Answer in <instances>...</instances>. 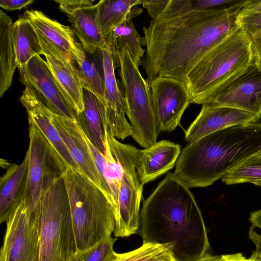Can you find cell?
<instances>
[{
	"mask_svg": "<svg viewBox=\"0 0 261 261\" xmlns=\"http://www.w3.org/2000/svg\"><path fill=\"white\" fill-rule=\"evenodd\" d=\"M247 1L205 10L192 8V1L169 0L164 11L143 28L142 61L149 85L170 77L186 83L187 76L212 48L239 29L237 16Z\"/></svg>",
	"mask_w": 261,
	"mask_h": 261,
	"instance_id": "obj_1",
	"label": "cell"
},
{
	"mask_svg": "<svg viewBox=\"0 0 261 261\" xmlns=\"http://www.w3.org/2000/svg\"><path fill=\"white\" fill-rule=\"evenodd\" d=\"M137 233L143 242L171 245L176 261H195L210 249L195 197L172 173H168L143 201Z\"/></svg>",
	"mask_w": 261,
	"mask_h": 261,
	"instance_id": "obj_2",
	"label": "cell"
},
{
	"mask_svg": "<svg viewBox=\"0 0 261 261\" xmlns=\"http://www.w3.org/2000/svg\"><path fill=\"white\" fill-rule=\"evenodd\" d=\"M261 149V121L234 125L188 143L173 174L190 188L213 185Z\"/></svg>",
	"mask_w": 261,
	"mask_h": 261,
	"instance_id": "obj_3",
	"label": "cell"
},
{
	"mask_svg": "<svg viewBox=\"0 0 261 261\" xmlns=\"http://www.w3.org/2000/svg\"><path fill=\"white\" fill-rule=\"evenodd\" d=\"M253 61L250 38L240 28L210 50L187 75L190 102H213Z\"/></svg>",
	"mask_w": 261,
	"mask_h": 261,
	"instance_id": "obj_4",
	"label": "cell"
},
{
	"mask_svg": "<svg viewBox=\"0 0 261 261\" xmlns=\"http://www.w3.org/2000/svg\"><path fill=\"white\" fill-rule=\"evenodd\" d=\"M63 178L68 196L77 249L84 251L114 232L113 208L103 193L82 173L67 168Z\"/></svg>",
	"mask_w": 261,
	"mask_h": 261,
	"instance_id": "obj_5",
	"label": "cell"
},
{
	"mask_svg": "<svg viewBox=\"0 0 261 261\" xmlns=\"http://www.w3.org/2000/svg\"><path fill=\"white\" fill-rule=\"evenodd\" d=\"M30 215L38 228L39 261H69L77 249L63 177L42 194Z\"/></svg>",
	"mask_w": 261,
	"mask_h": 261,
	"instance_id": "obj_6",
	"label": "cell"
},
{
	"mask_svg": "<svg viewBox=\"0 0 261 261\" xmlns=\"http://www.w3.org/2000/svg\"><path fill=\"white\" fill-rule=\"evenodd\" d=\"M119 61L131 137L141 147L149 148L156 142L161 132L153 112L150 86L126 48L119 55Z\"/></svg>",
	"mask_w": 261,
	"mask_h": 261,
	"instance_id": "obj_7",
	"label": "cell"
},
{
	"mask_svg": "<svg viewBox=\"0 0 261 261\" xmlns=\"http://www.w3.org/2000/svg\"><path fill=\"white\" fill-rule=\"evenodd\" d=\"M111 152L121 171L118 195V210L114 231L116 237H128L137 233L143 186L135 166L136 147L123 144L107 132Z\"/></svg>",
	"mask_w": 261,
	"mask_h": 261,
	"instance_id": "obj_8",
	"label": "cell"
},
{
	"mask_svg": "<svg viewBox=\"0 0 261 261\" xmlns=\"http://www.w3.org/2000/svg\"><path fill=\"white\" fill-rule=\"evenodd\" d=\"M29 123V166L24 201L31 214L42 194L62 177L68 168L38 128Z\"/></svg>",
	"mask_w": 261,
	"mask_h": 261,
	"instance_id": "obj_9",
	"label": "cell"
},
{
	"mask_svg": "<svg viewBox=\"0 0 261 261\" xmlns=\"http://www.w3.org/2000/svg\"><path fill=\"white\" fill-rule=\"evenodd\" d=\"M153 112L161 132H170L180 124L181 117L189 107L190 97L185 82L162 77L149 85Z\"/></svg>",
	"mask_w": 261,
	"mask_h": 261,
	"instance_id": "obj_10",
	"label": "cell"
},
{
	"mask_svg": "<svg viewBox=\"0 0 261 261\" xmlns=\"http://www.w3.org/2000/svg\"><path fill=\"white\" fill-rule=\"evenodd\" d=\"M6 223L0 261H32L39 251V235L24 201Z\"/></svg>",
	"mask_w": 261,
	"mask_h": 261,
	"instance_id": "obj_11",
	"label": "cell"
},
{
	"mask_svg": "<svg viewBox=\"0 0 261 261\" xmlns=\"http://www.w3.org/2000/svg\"><path fill=\"white\" fill-rule=\"evenodd\" d=\"M19 71L20 82L33 89L52 113L76 120V113L62 95L46 61L40 56L33 57L26 68Z\"/></svg>",
	"mask_w": 261,
	"mask_h": 261,
	"instance_id": "obj_12",
	"label": "cell"
},
{
	"mask_svg": "<svg viewBox=\"0 0 261 261\" xmlns=\"http://www.w3.org/2000/svg\"><path fill=\"white\" fill-rule=\"evenodd\" d=\"M71 23L85 51L93 55L106 49L98 19V4L90 0H55Z\"/></svg>",
	"mask_w": 261,
	"mask_h": 261,
	"instance_id": "obj_13",
	"label": "cell"
},
{
	"mask_svg": "<svg viewBox=\"0 0 261 261\" xmlns=\"http://www.w3.org/2000/svg\"><path fill=\"white\" fill-rule=\"evenodd\" d=\"M212 102L247 112L261 119V64L253 59L246 70Z\"/></svg>",
	"mask_w": 261,
	"mask_h": 261,
	"instance_id": "obj_14",
	"label": "cell"
},
{
	"mask_svg": "<svg viewBox=\"0 0 261 261\" xmlns=\"http://www.w3.org/2000/svg\"><path fill=\"white\" fill-rule=\"evenodd\" d=\"M51 121L82 174L96 185L112 205V198L97 170L85 137L76 120L50 112Z\"/></svg>",
	"mask_w": 261,
	"mask_h": 261,
	"instance_id": "obj_15",
	"label": "cell"
},
{
	"mask_svg": "<svg viewBox=\"0 0 261 261\" xmlns=\"http://www.w3.org/2000/svg\"><path fill=\"white\" fill-rule=\"evenodd\" d=\"M259 120L254 115L241 110L213 102L204 103L199 114L185 131V139L190 143L228 127Z\"/></svg>",
	"mask_w": 261,
	"mask_h": 261,
	"instance_id": "obj_16",
	"label": "cell"
},
{
	"mask_svg": "<svg viewBox=\"0 0 261 261\" xmlns=\"http://www.w3.org/2000/svg\"><path fill=\"white\" fill-rule=\"evenodd\" d=\"M23 16L34 27L41 44L74 64L73 50L77 43L73 29L36 10H27Z\"/></svg>",
	"mask_w": 261,
	"mask_h": 261,
	"instance_id": "obj_17",
	"label": "cell"
},
{
	"mask_svg": "<svg viewBox=\"0 0 261 261\" xmlns=\"http://www.w3.org/2000/svg\"><path fill=\"white\" fill-rule=\"evenodd\" d=\"M19 99L26 110L29 121L38 128L58 153L67 168L82 173L53 124L50 116L51 111L35 92L26 86Z\"/></svg>",
	"mask_w": 261,
	"mask_h": 261,
	"instance_id": "obj_18",
	"label": "cell"
},
{
	"mask_svg": "<svg viewBox=\"0 0 261 261\" xmlns=\"http://www.w3.org/2000/svg\"><path fill=\"white\" fill-rule=\"evenodd\" d=\"M180 152L179 144L164 140L143 150L136 148V169L141 184L144 185L171 169Z\"/></svg>",
	"mask_w": 261,
	"mask_h": 261,
	"instance_id": "obj_19",
	"label": "cell"
},
{
	"mask_svg": "<svg viewBox=\"0 0 261 261\" xmlns=\"http://www.w3.org/2000/svg\"><path fill=\"white\" fill-rule=\"evenodd\" d=\"M43 55L62 95L76 114L84 110L83 87L79 70L46 46L41 44Z\"/></svg>",
	"mask_w": 261,
	"mask_h": 261,
	"instance_id": "obj_20",
	"label": "cell"
},
{
	"mask_svg": "<svg viewBox=\"0 0 261 261\" xmlns=\"http://www.w3.org/2000/svg\"><path fill=\"white\" fill-rule=\"evenodd\" d=\"M84 110L76 114V121L85 136L104 155L108 143L106 108L94 93L83 89Z\"/></svg>",
	"mask_w": 261,
	"mask_h": 261,
	"instance_id": "obj_21",
	"label": "cell"
},
{
	"mask_svg": "<svg viewBox=\"0 0 261 261\" xmlns=\"http://www.w3.org/2000/svg\"><path fill=\"white\" fill-rule=\"evenodd\" d=\"M29 152L20 165H11L0 179V222H7L10 215L24 201L27 186Z\"/></svg>",
	"mask_w": 261,
	"mask_h": 261,
	"instance_id": "obj_22",
	"label": "cell"
},
{
	"mask_svg": "<svg viewBox=\"0 0 261 261\" xmlns=\"http://www.w3.org/2000/svg\"><path fill=\"white\" fill-rule=\"evenodd\" d=\"M106 49L111 54L115 68L119 66V57L123 48L128 51L133 62L139 67L142 63L145 50L142 37L137 31L132 18L115 26L104 36Z\"/></svg>",
	"mask_w": 261,
	"mask_h": 261,
	"instance_id": "obj_23",
	"label": "cell"
},
{
	"mask_svg": "<svg viewBox=\"0 0 261 261\" xmlns=\"http://www.w3.org/2000/svg\"><path fill=\"white\" fill-rule=\"evenodd\" d=\"M11 18L0 10V97L9 89L17 67L12 34Z\"/></svg>",
	"mask_w": 261,
	"mask_h": 261,
	"instance_id": "obj_24",
	"label": "cell"
},
{
	"mask_svg": "<svg viewBox=\"0 0 261 261\" xmlns=\"http://www.w3.org/2000/svg\"><path fill=\"white\" fill-rule=\"evenodd\" d=\"M12 34L17 68L22 70L33 57L43 55L42 47L34 27L23 15L13 23Z\"/></svg>",
	"mask_w": 261,
	"mask_h": 261,
	"instance_id": "obj_25",
	"label": "cell"
},
{
	"mask_svg": "<svg viewBox=\"0 0 261 261\" xmlns=\"http://www.w3.org/2000/svg\"><path fill=\"white\" fill-rule=\"evenodd\" d=\"M98 4V19L103 36L110 30L129 18L141 14L142 9L134 8L141 0H101Z\"/></svg>",
	"mask_w": 261,
	"mask_h": 261,
	"instance_id": "obj_26",
	"label": "cell"
},
{
	"mask_svg": "<svg viewBox=\"0 0 261 261\" xmlns=\"http://www.w3.org/2000/svg\"><path fill=\"white\" fill-rule=\"evenodd\" d=\"M89 55L85 51L82 44L78 42L74 49L73 55L79 67L83 88L96 95L105 105V81L102 64L99 68Z\"/></svg>",
	"mask_w": 261,
	"mask_h": 261,
	"instance_id": "obj_27",
	"label": "cell"
},
{
	"mask_svg": "<svg viewBox=\"0 0 261 261\" xmlns=\"http://www.w3.org/2000/svg\"><path fill=\"white\" fill-rule=\"evenodd\" d=\"M100 51L105 81V106L119 115H127L124 92L120 89L117 82L112 57L106 49Z\"/></svg>",
	"mask_w": 261,
	"mask_h": 261,
	"instance_id": "obj_28",
	"label": "cell"
},
{
	"mask_svg": "<svg viewBox=\"0 0 261 261\" xmlns=\"http://www.w3.org/2000/svg\"><path fill=\"white\" fill-rule=\"evenodd\" d=\"M222 180L227 185L250 183L261 187V149L232 168Z\"/></svg>",
	"mask_w": 261,
	"mask_h": 261,
	"instance_id": "obj_29",
	"label": "cell"
},
{
	"mask_svg": "<svg viewBox=\"0 0 261 261\" xmlns=\"http://www.w3.org/2000/svg\"><path fill=\"white\" fill-rule=\"evenodd\" d=\"M172 246L143 242L138 248L123 253H115L112 261H176L172 254Z\"/></svg>",
	"mask_w": 261,
	"mask_h": 261,
	"instance_id": "obj_30",
	"label": "cell"
},
{
	"mask_svg": "<svg viewBox=\"0 0 261 261\" xmlns=\"http://www.w3.org/2000/svg\"><path fill=\"white\" fill-rule=\"evenodd\" d=\"M116 240L108 236L87 250L77 251L69 261H112L115 256L113 245Z\"/></svg>",
	"mask_w": 261,
	"mask_h": 261,
	"instance_id": "obj_31",
	"label": "cell"
},
{
	"mask_svg": "<svg viewBox=\"0 0 261 261\" xmlns=\"http://www.w3.org/2000/svg\"><path fill=\"white\" fill-rule=\"evenodd\" d=\"M240 28L249 37L261 31V12L241 10L237 16Z\"/></svg>",
	"mask_w": 261,
	"mask_h": 261,
	"instance_id": "obj_32",
	"label": "cell"
},
{
	"mask_svg": "<svg viewBox=\"0 0 261 261\" xmlns=\"http://www.w3.org/2000/svg\"><path fill=\"white\" fill-rule=\"evenodd\" d=\"M141 5L146 9L152 19L159 16L166 7L169 0H141Z\"/></svg>",
	"mask_w": 261,
	"mask_h": 261,
	"instance_id": "obj_33",
	"label": "cell"
},
{
	"mask_svg": "<svg viewBox=\"0 0 261 261\" xmlns=\"http://www.w3.org/2000/svg\"><path fill=\"white\" fill-rule=\"evenodd\" d=\"M239 1L236 0H198L192 1V7L197 10L217 8L224 5H233Z\"/></svg>",
	"mask_w": 261,
	"mask_h": 261,
	"instance_id": "obj_34",
	"label": "cell"
},
{
	"mask_svg": "<svg viewBox=\"0 0 261 261\" xmlns=\"http://www.w3.org/2000/svg\"><path fill=\"white\" fill-rule=\"evenodd\" d=\"M33 3V0H1L0 7L8 11L20 10Z\"/></svg>",
	"mask_w": 261,
	"mask_h": 261,
	"instance_id": "obj_35",
	"label": "cell"
},
{
	"mask_svg": "<svg viewBox=\"0 0 261 261\" xmlns=\"http://www.w3.org/2000/svg\"><path fill=\"white\" fill-rule=\"evenodd\" d=\"M219 261H261V257L255 251L248 258L243 255L241 253L221 255Z\"/></svg>",
	"mask_w": 261,
	"mask_h": 261,
	"instance_id": "obj_36",
	"label": "cell"
},
{
	"mask_svg": "<svg viewBox=\"0 0 261 261\" xmlns=\"http://www.w3.org/2000/svg\"><path fill=\"white\" fill-rule=\"evenodd\" d=\"M253 59L261 64V31L250 37Z\"/></svg>",
	"mask_w": 261,
	"mask_h": 261,
	"instance_id": "obj_37",
	"label": "cell"
},
{
	"mask_svg": "<svg viewBox=\"0 0 261 261\" xmlns=\"http://www.w3.org/2000/svg\"><path fill=\"white\" fill-rule=\"evenodd\" d=\"M249 238L254 244L255 251L261 257V233L257 232L252 226L249 231Z\"/></svg>",
	"mask_w": 261,
	"mask_h": 261,
	"instance_id": "obj_38",
	"label": "cell"
},
{
	"mask_svg": "<svg viewBox=\"0 0 261 261\" xmlns=\"http://www.w3.org/2000/svg\"><path fill=\"white\" fill-rule=\"evenodd\" d=\"M242 10L261 12V0H249L241 9Z\"/></svg>",
	"mask_w": 261,
	"mask_h": 261,
	"instance_id": "obj_39",
	"label": "cell"
},
{
	"mask_svg": "<svg viewBox=\"0 0 261 261\" xmlns=\"http://www.w3.org/2000/svg\"><path fill=\"white\" fill-rule=\"evenodd\" d=\"M249 220L253 227L261 229V209L251 212Z\"/></svg>",
	"mask_w": 261,
	"mask_h": 261,
	"instance_id": "obj_40",
	"label": "cell"
},
{
	"mask_svg": "<svg viewBox=\"0 0 261 261\" xmlns=\"http://www.w3.org/2000/svg\"><path fill=\"white\" fill-rule=\"evenodd\" d=\"M221 256L212 255L208 253L195 261H219Z\"/></svg>",
	"mask_w": 261,
	"mask_h": 261,
	"instance_id": "obj_41",
	"label": "cell"
},
{
	"mask_svg": "<svg viewBox=\"0 0 261 261\" xmlns=\"http://www.w3.org/2000/svg\"><path fill=\"white\" fill-rule=\"evenodd\" d=\"M38 252L36 253L32 261H39Z\"/></svg>",
	"mask_w": 261,
	"mask_h": 261,
	"instance_id": "obj_42",
	"label": "cell"
}]
</instances>
